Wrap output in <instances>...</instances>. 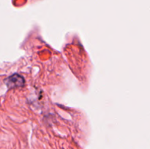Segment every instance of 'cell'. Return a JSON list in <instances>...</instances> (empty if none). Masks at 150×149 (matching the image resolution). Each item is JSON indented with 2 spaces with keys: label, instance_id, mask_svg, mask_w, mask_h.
<instances>
[{
  "label": "cell",
  "instance_id": "cell-1",
  "mask_svg": "<svg viewBox=\"0 0 150 149\" xmlns=\"http://www.w3.org/2000/svg\"><path fill=\"white\" fill-rule=\"evenodd\" d=\"M5 83L8 88L21 87L24 84V79L18 74H13L5 80Z\"/></svg>",
  "mask_w": 150,
  "mask_h": 149
}]
</instances>
